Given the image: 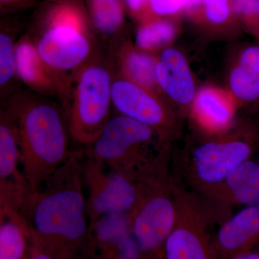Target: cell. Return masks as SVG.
Here are the masks:
<instances>
[{
  "instance_id": "cell-1",
  "label": "cell",
  "mask_w": 259,
  "mask_h": 259,
  "mask_svg": "<svg viewBox=\"0 0 259 259\" xmlns=\"http://www.w3.org/2000/svg\"><path fill=\"white\" fill-rule=\"evenodd\" d=\"M16 131L20 165L30 194L55 175L73 153L63 106L41 99L18 100L5 112ZM29 195V196H30Z\"/></svg>"
},
{
  "instance_id": "cell-2",
  "label": "cell",
  "mask_w": 259,
  "mask_h": 259,
  "mask_svg": "<svg viewBox=\"0 0 259 259\" xmlns=\"http://www.w3.org/2000/svg\"><path fill=\"white\" fill-rule=\"evenodd\" d=\"M164 136L122 115L111 117L88 152L116 173L155 187L171 179Z\"/></svg>"
},
{
  "instance_id": "cell-3",
  "label": "cell",
  "mask_w": 259,
  "mask_h": 259,
  "mask_svg": "<svg viewBox=\"0 0 259 259\" xmlns=\"http://www.w3.org/2000/svg\"><path fill=\"white\" fill-rule=\"evenodd\" d=\"M35 23L40 30L34 42L37 53L61 79V74L77 69L88 59L92 26L83 0H44Z\"/></svg>"
},
{
  "instance_id": "cell-4",
  "label": "cell",
  "mask_w": 259,
  "mask_h": 259,
  "mask_svg": "<svg viewBox=\"0 0 259 259\" xmlns=\"http://www.w3.org/2000/svg\"><path fill=\"white\" fill-rule=\"evenodd\" d=\"M112 79L105 66L88 65L69 80L64 108L71 139L77 144H93L111 118Z\"/></svg>"
},
{
  "instance_id": "cell-5",
  "label": "cell",
  "mask_w": 259,
  "mask_h": 259,
  "mask_svg": "<svg viewBox=\"0 0 259 259\" xmlns=\"http://www.w3.org/2000/svg\"><path fill=\"white\" fill-rule=\"evenodd\" d=\"M254 144L241 137L205 141L179 161L181 175L192 192L208 202L228 175L251 158Z\"/></svg>"
},
{
  "instance_id": "cell-6",
  "label": "cell",
  "mask_w": 259,
  "mask_h": 259,
  "mask_svg": "<svg viewBox=\"0 0 259 259\" xmlns=\"http://www.w3.org/2000/svg\"><path fill=\"white\" fill-rule=\"evenodd\" d=\"M176 197L175 226L163 249V259H215L209 228L218 223L208 202L171 176Z\"/></svg>"
},
{
  "instance_id": "cell-7",
  "label": "cell",
  "mask_w": 259,
  "mask_h": 259,
  "mask_svg": "<svg viewBox=\"0 0 259 259\" xmlns=\"http://www.w3.org/2000/svg\"><path fill=\"white\" fill-rule=\"evenodd\" d=\"M83 183L88 190L87 212L90 222L112 214H130L153 187L112 171L88 152L82 163ZM159 186V185H158Z\"/></svg>"
},
{
  "instance_id": "cell-8",
  "label": "cell",
  "mask_w": 259,
  "mask_h": 259,
  "mask_svg": "<svg viewBox=\"0 0 259 259\" xmlns=\"http://www.w3.org/2000/svg\"><path fill=\"white\" fill-rule=\"evenodd\" d=\"M176 197L171 179L153 187L129 214L130 227L141 255L158 253L163 249L177 221Z\"/></svg>"
},
{
  "instance_id": "cell-9",
  "label": "cell",
  "mask_w": 259,
  "mask_h": 259,
  "mask_svg": "<svg viewBox=\"0 0 259 259\" xmlns=\"http://www.w3.org/2000/svg\"><path fill=\"white\" fill-rule=\"evenodd\" d=\"M20 153L16 131L5 112L0 122V201L1 208L20 212L30 190L20 169Z\"/></svg>"
},
{
  "instance_id": "cell-10",
  "label": "cell",
  "mask_w": 259,
  "mask_h": 259,
  "mask_svg": "<svg viewBox=\"0 0 259 259\" xmlns=\"http://www.w3.org/2000/svg\"><path fill=\"white\" fill-rule=\"evenodd\" d=\"M112 106L120 113L156 129L163 136L173 129L174 120L147 89L127 79L112 81Z\"/></svg>"
},
{
  "instance_id": "cell-11",
  "label": "cell",
  "mask_w": 259,
  "mask_h": 259,
  "mask_svg": "<svg viewBox=\"0 0 259 259\" xmlns=\"http://www.w3.org/2000/svg\"><path fill=\"white\" fill-rule=\"evenodd\" d=\"M212 243L215 259H232L259 246V206L243 207L225 220Z\"/></svg>"
},
{
  "instance_id": "cell-12",
  "label": "cell",
  "mask_w": 259,
  "mask_h": 259,
  "mask_svg": "<svg viewBox=\"0 0 259 259\" xmlns=\"http://www.w3.org/2000/svg\"><path fill=\"white\" fill-rule=\"evenodd\" d=\"M215 212L218 223L228 218V208L233 205L259 206V164L249 158L228 175L209 201Z\"/></svg>"
},
{
  "instance_id": "cell-13",
  "label": "cell",
  "mask_w": 259,
  "mask_h": 259,
  "mask_svg": "<svg viewBox=\"0 0 259 259\" xmlns=\"http://www.w3.org/2000/svg\"><path fill=\"white\" fill-rule=\"evenodd\" d=\"M15 60L17 76L30 90L45 96L63 99L67 83L44 62L35 44L28 36L17 42Z\"/></svg>"
},
{
  "instance_id": "cell-14",
  "label": "cell",
  "mask_w": 259,
  "mask_h": 259,
  "mask_svg": "<svg viewBox=\"0 0 259 259\" xmlns=\"http://www.w3.org/2000/svg\"><path fill=\"white\" fill-rule=\"evenodd\" d=\"M158 84L172 100L188 104L193 100L194 83L185 56L177 49L162 52L156 66Z\"/></svg>"
},
{
  "instance_id": "cell-15",
  "label": "cell",
  "mask_w": 259,
  "mask_h": 259,
  "mask_svg": "<svg viewBox=\"0 0 259 259\" xmlns=\"http://www.w3.org/2000/svg\"><path fill=\"white\" fill-rule=\"evenodd\" d=\"M92 28L105 36H112L125 20L123 0H85Z\"/></svg>"
},
{
  "instance_id": "cell-16",
  "label": "cell",
  "mask_w": 259,
  "mask_h": 259,
  "mask_svg": "<svg viewBox=\"0 0 259 259\" xmlns=\"http://www.w3.org/2000/svg\"><path fill=\"white\" fill-rule=\"evenodd\" d=\"M26 221L20 212L1 208L0 259H20L25 248L23 228Z\"/></svg>"
},
{
  "instance_id": "cell-17",
  "label": "cell",
  "mask_w": 259,
  "mask_h": 259,
  "mask_svg": "<svg viewBox=\"0 0 259 259\" xmlns=\"http://www.w3.org/2000/svg\"><path fill=\"white\" fill-rule=\"evenodd\" d=\"M195 111L201 123L208 129H223L231 122V108L217 93L211 90H204L198 94Z\"/></svg>"
},
{
  "instance_id": "cell-18",
  "label": "cell",
  "mask_w": 259,
  "mask_h": 259,
  "mask_svg": "<svg viewBox=\"0 0 259 259\" xmlns=\"http://www.w3.org/2000/svg\"><path fill=\"white\" fill-rule=\"evenodd\" d=\"M152 56L136 51H127L121 56L120 65L127 79L142 88L152 89L157 83Z\"/></svg>"
},
{
  "instance_id": "cell-19",
  "label": "cell",
  "mask_w": 259,
  "mask_h": 259,
  "mask_svg": "<svg viewBox=\"0 0 259 259\" xmlns=\"http://www.w3.org/2000/svg\"><path fill=\"white\" fill-rule=\"evenodd\" d=\"M176 34V28L171 22L156 20L148 22L136 32L138 47L144 50L156 49L171 41Z\"/></svg>"
},
{
  "instance_id": "cell-20",
  "label": "cell",
  "mask_w": 259,
  "mask_h": 259,
  "mask_svg": "<svg viewBox=\"0 0 259 259\" xmlns=\"http://www.w3.org/2000/svg\"><path fill=\"white\" fill-rule=\"evenodd\" d=\"M232 92L238 99L253 102L259 99V75L239 66L232 71L230 77Z\"/></svg>"
},
{
  "instance_id": "cell-21",
  "label": "cell",
  "mask_w": 259,
  "mask_h": 259,
  "mask_svg": "<svg viewBox=\"0 0 259 259\" xmlns=\"http://www.w3.org/2000/svg\"><path fill=\"white\" fill-rule=\"evenodd\" d=\"M15 40L9 32L2 29L0 32V86L5 89L16 75Z\"/></svg>"
},
{
  "instance_id": "cell-22",
  "label": "cell",
  "mask_w": 259,
  "mask_h": 259,
  "mask_svg": "<svg viewBox=\"0 0 259 259\" xmlns=\"http://www.w3.org/2000/svg\"><path fill=\"white\" fill-rule=\"evenodd\" d=\"M233 10L245 20L259 24V0H232Z\"/></svg>"
},
{
  "instance_id": "cell-23",
  "label": "cell",
  "mask_w": 259,
  "mask_h": 259,
  "mask_svg": "<svg viewBox=\"0 0 259 259\" xmlns=\"http://www.w3.org/2000/svg\"><path fill=\"white\" fill-rule=\"evenodd\" d=\"M187 0H150V10L153 14L163 16L175 14L185 9Z\"/></svg>"
},
{
  "instance_id": "cell-24",
  "label": "cell",
  "mask_w": 259,
  "mask_h": 259,
  "mask_svg": "<svg viewBox=\"0 0 259 259\" xmlns=\"http://www.w3.org/2000/svg\"><path fill=\"white\" fill-rule=\"evenodd\" d=\"M240 66L259 75V46L247 48L240 57Z\"/></svg>"
},
{
  "instance_id": "cell-25",
  "label": "cell",
  "mask_w": 259,
  "mask_h": 259,
  "mask_svg": "<svg viewBox=\"0 0 259 259\" xmlns=\"http://www.w3.org/2000/svg\"><path fill=\"white\" fill-rule=\"evenodd\" d=\"M36 0H0V10L2 15L15 13L31 8Z\"/></svg>"
},
{
  "instance_id": "cell-26",
  "label": "cell",
  "mask_w": 259,
  "mask_h": 259,
  "mask_svg": "<svg viewBox=\"0 0 259 259\" xmlns=\"http://www.w3.org/2000/svg\"><path fill=\"white\" fill-rule=\"evenodd\" d=\"M205 15L212 23H222L226 21L229 16V5L205 7Z\"/></svg>"
},
{
  "instance_id": "cell-27",
  "label": "cell",
  "mask_w": 259,
  "mask_h": 259,
  "mask_svg": "<svg viewBox=\"0 0 259 259\" xmlns=\"http://www.w3.org/2000/svg\"><path fill=\"white\" fill-rule=\"evenodd\" d=\"M150 0H123L124 5L133 15L142 14L145 10L149 8Z\"/></svg>"
},
{
  "instance_id": "cell-28",
  "label": "cell",
  "mask_w": 259,
  "mask_h": 259,
  "mask_svg": "<svg viewBox=\"0 0 259 259\" xmlns=\"http://www.w3.org/2000/svg\"><path fill=\"white\" fill-rule=\"evenodd\" d=\"M232 259H259V246Z\"/></svg>"
},
{
  "instance_id": "cell-29",
  "label": "cell",
  "mask_w": 259,
  "mask_h": 259,
  "mask_svg": "<svg viewBox=\"0 0 259 259\" xmlns=\"http://www.w3.org/2000/svg\"><path fill=\"white\" fill-rule=\"evenodd\" d=\"M229 0H203V3L206 7L221 6L228 4Z\"/></svg>"
},
{
  "instance_id": "cell-30",
  "label": "cell",
  "mask_w": 259,
  "mask_h": 259,
  "mask_svg": "<svg viewBox=\"0 0 259 259\" xmlns=\"http://www.w3.org/2000/svg\"><path fill=\"white\" fill-rule=\"evenodd\" d=\"M32 259H51L49 255L46 254H39L37 255L36 256L34 257Z\"/></svg>"
},
{
  "instance_id": "cell-31",
  "label": "cell",
  "mask_w": 259,
  "mask_h": 259,
  "mask_svg": "<svg viewBox=\"0 0 259 259\" xmlns=\"http://www.w3.org/2000/svg\"><path fill=\"white\" fill-rule=\"evenodd\" d=\"M258 161V164H259V155H258V161Z\"/></svg>"
}]
</instances>
